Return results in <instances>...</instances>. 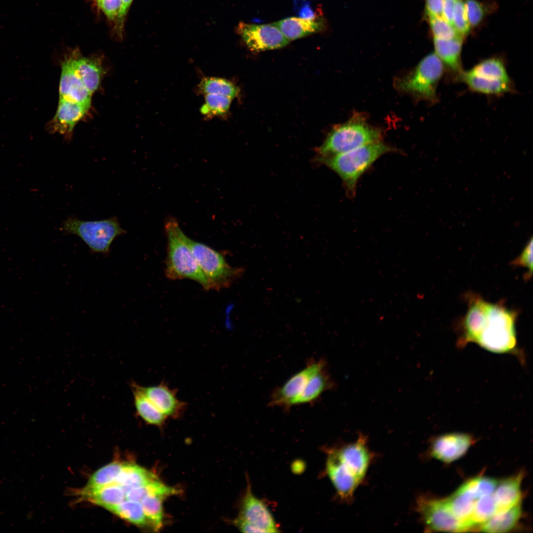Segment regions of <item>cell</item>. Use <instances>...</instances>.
Here are the masks:
<instances>
[{"label": "cell", "mask_w": 533, "mask_h": 533, "mask_svg": "<svg viewBox=\"0 0 533 533\" xmlns=\"http://www.w3.org/2000/svg\"><path fill=\"white\" fill-rule=\"evenodd\" d=\"M467 296L468 308L458 325V347L474 343L493 353L516 355L524 361L517 344V311L501 302L490 303L475 294Z\"/></svg>", "instance_id": "cell-1"}, {"label": "cell", "mask_w": 533, "mask_h": 533, "mask_svg": "<svg viewBox=\"0 0 533 533\" xmlns=\"http://www.w3.org/2000/svg\"><path fill=\"white\" fill-rule=\"evenodd\" d=\"M374 457L367 437L360 434L354 441L328 451L327 474L340 498L350 502L363 483Z\"/></svg>", "instance_id": "cell-2"}, {"label": "cell", "mask_w": 533, "mask_h": 533, "mask_svg": "<svg viewBox=\"0 0 533 533\" xmlns=\"http://www.w3.org/2000/svg\"><path fill=\"white\" fill-rule=\"evenodd\" d=\"M394 150L379 141L332 156L321 158V161L342 179L350 194H354L361 176L381 155Z\"/></svg>", "instance_id": "cell-3"}, {"label": "cell", "mask_w": 533, "mask_h": 533, "mask_svg": "<svg viewBox=\"0 0 533 533\" xmlns=\"http://www.w3.org/2000/svg\"><path fill=\"white\" fill-rule=\"evenodd\" d=\"M181 228L176 220L169 218L165 230L167 238L165 274L171 280L190 279L208 290L207 279L190 249L180 235Z\"/></svg>", "instance_id": "cell-4"}, {"label": "cell", "mask_w": 533, "mask_h": 533, "mask_svg": "<svg viewBox=\"0 0 533 533\" xmlns=\"http://www.w3.org/2000/svg\"><path fill=\"white\" fill-rule=\"evenodd\" d=\"M445 69L434 53L423 57L411 72L395 79V88L419 101L434 104L438 101V84Z\"/></svg>", "instance_id": "cell-5"}, {"label": "cell", "mask_w": 533, "mask_h": 533, "mask_svg": "<svg viewBox=\"0 0 533 533\" xmlns=\"http://www.w3.org/2000/svg\"><path fill=\"white\" fill-rule=\"evenodd\" d=\"M180 235L192 253L206 277L208 289L219 290L229 287L244 273L243 267H232L219 252L188 237L180 229Z\"/></svg>", "instance_id": "cell-6"}, {"label": "cell", "mask_w": 533, "mask_h": 533, "mask_svg": "<svg viewBox=\"0 0 533 533\" xmlns=\"http://www.w3.org/2000/svg\"><path fill=\"white\" fill-rule=\"evenodd\" d=\"M381 138L380 130L356 115L335 128L319 148V152L321 158L328 157L380 141Z\"/></svg>", "instance_id": "cell-7"}, {"label": "cell", "mask_w": 533, "mask_h": 533, "mask_svg": "<svg viewBox=\"0 0 533 533\" xmlns=\"http://www.w3.org/2000/svg\"><path fill=\"white\" fill-rule=\"evenodd\" d=\"M62 229L81 238L92 252L103 254L109 253L114 240L126 232L116 217L87 221L69 217L63 222Z\"/></svg>", "instance_id": "cell-8"}, {"label": "cell", "mask_w": 533, "mask_h": 533, "mask_svg": "<svg viewBox=\"0 0 533 533\" xmlns=\"http://www.w3.org/2000/svg\"><path fill=\"white\" fill-rule=\"evenodd\" d=\"M416 510L427 530L450 532L466 531L451 512L444 499L419 496L416 501Z\"/></svg>", "instance_id": "cell-9"}, {"label": "cell", "mask_w": 533, "mask_h": 533, "mask_svg": "<svg viewBox=\"0 0 533 533\" xmlns=\"http://www.w3.org/2000/svg\"><path fill=\"white\" fill-rule=\"evenodd\" d=\"M325 365L326 363L324 359L309 361L304 368L272 391L268 401V406L288 410L293 406L294 402L303 390L310 377Z\"/></svg>", "instance_id": "cell-10"}, {"label": "cell", "mask_w": 533, "mask_h": 533, "mask_svg": "<svg viewBox=\"0 0 533 533\" xmlns=\"http://www.w3.org/2000/svg\"><path fill=\"white\" fill-rule=\"evenodd\" d=\"M237 31L248 47L254 51L281 48L289 42L272 23L257 25L241 22Z\"/></svg>", "instance_id": "cell-11"}, {"label": "cell", "mask_w": 533, "mask_h": 533, "mask_svg": "<svg viewBox=\"0 0 533 533\" xmlns=\"http://www.w3.org/2000/svg\"><path fill=\"white\" fill-rule=\"evenodd\" d=\"M61 63L59 99L78 103L90 107L92 94L76 72L68 54Z\"/></svg>", "instance_id": "cell-12"}, {"label": "cell", "mask_w": 533, "mask_h": 533, "mask_svg": "<svg viewBox=\"0 0 533 533\" xmlns=\"http://www.w3.org/2000/svg\"><path fill=\"white\" fill-rule=\"evenodd\" d=\"M90 107L78 103L59 99L56 113L47 124L51 132L58 133L70 138L76 124L85 116Z\"/></svg>", "instance_id": "cell-13"}, {"label": "cell", "mask_w": 533, "mask_h": 533, "mask_svg": "<svg viewBox=\"0 0 533 533\" xmlns=\"http://www.w3.org/2000/svg\"><path fill=\"white\" fill-rule=\"evenodd\" d=\"M471 436L462 433H452L440 435L433 441L430 455L445 462H451L465 454L472 443Z\"/></svg>", "instance_id": "cell-14"}, {"label": "cell", "mask_w": 533, "mask_h": 533, "mask_svg": "<svg viewBox=\"0 0 533 533\" xmlns=\"http://www.w3.org/2000/svg\"><path fill=\"white\" fill-rule=\"evenodd\" d=\"M239 517L266 533L279 531L275 521L265 503L252 493L248 482L245 495L242 500Z\"/></svg>", "instance_id": "cell-15"}, {"label": "cell", "mask_w": 533, "mask_h": 533, "mask_svg": "<svg viewBox=\"0 0 533 533\" xmlns=\"http://www.w3.org/2000/svg\"><path fill=\"white\" fill-rule=\"evenodd\" d=\"M140 389L147 398L167 418H176L186 410L187 404L177 397V391L170 388L165 382L142 386Z\"/></svg>", "instance_id": "cell-16"}, {"label": "cell", "mask_w": 533, "mask_h": 533, "mask_svg": "<svg viewBox=\"0 0 533 533\" xmlns=\"http://www.w3.org/2000/svg\"><path fill=\"white\" fill-rule=\"evenodd\" d=\"M68 55L76 72L92 95L98 89L104 73L101 59L95 56L85 57L78 50Z\"/></svg>", "instance_id": "cell-17"}, {"label": "cell", "mask_w": 533, "mask_h": 533, "mask_svg": "<svg viewBox=\"0 0 533 533\" xmlns=\"http://www.w3.org/2000/svg\"><path fill=\"white\" fill-rule=\"evenodd\" d=\"M463 37L442 39L433 38L434 53L447 69L456 77L463 71L461 53Z\"/></svg>", "instance_id": "cell-18"}, {"label": "cell", "mask_w": 533, "mask_h": 533, "mask_svg": "<svg viewBox=\"0 0 533 533\" xmlns=\"http://www.w3.org/2000/svg\"><path fill=\"white\" fill-rule=\"evenodd\" d=\"M81 498L111 510L125 499L122 486L116 483L94 488L84 487L80 492Z\"/></svg>", "instance_id": "cell-19"}, {"label": "cell", "mask_w": 533, "mask_h": 533, "mask_svg": "<svg viewBox=\"0 0 533 533\" xmlns=\"http://www.w3.org/2000/svg\"><path fill=\"white\" fill-rule=\"evenodd\" d=\"M523 477V473L520 472L498 483L493 493L497 506L496 513L508 510L521 501Z\"/></svg>", "instance_id": "cell-20"}, {"label": "cell", "mask_w": 533, "mask_h": 533, "mask_svg": "<svg viewBox=\"0 0 533 533\" xmlns=\"http://www.w3.org/2000/svg\"><path fill=\"white\" fill-rule=\"evenodd\" d=\"M288 40H294L320 31L324 28L322 20H309L288 17L272 23Z\"/></svg>", "instance_id": "cell-21"}, {"label": "cell", "mask_w": 533, "mask_h": 533, "mask_svg": "<svg viewBox=\"0 0 533 533\" xmlns=\"http://www.w3.org/2000/svg\"><path fill=\"white\" fill-rule=\"evenodd\" d=\"M326 366L320 368L310 377L303 390L294 402L293 406L315 403L325 391L332 388L334 383L326 371Z\"/></svg>", "instance_id": "cell-22"}, {"label": "cell", "mask_w": 533, "mask_h": 533, "mask_svg": "<svg viewBox=\"0 0 533 533\" xmlns=\"http://www.w3.org/2000/svg\"><path fill=\"white\" fill-rule=\"evenodd\" d=\"M470 90L489 95H500L515 91L512 81L490 80L471 75L463 71L457 77Z\"/></svg>", "instance_id": "cell-23"}, {"label": "cell", "mask_w": 533, "mask_h": 533, "mask_svg": "<svg viewBox=\"0 0 533 533\" xmlns=\"http://www.w3.org/2000/svg\"><path fill=\"white\" fill-rule=\"evenodd\" d=\"M522 513L521 502L505 511L495 513L481 525L480 529L486 533H505L512 529Z\"/></svg>", "instance_id": "cell-24"}, {"label": "cell", "mask_w": 533, "mask_h": 533, "mask_svg": "<svg viewBox=\"0 0 533 533\" xmlns=\"http://www.w3.org/2000/svg\"><path fill=\"white\" fill-rule=\"evenodd\" d=\"M444 500L451 512L466 530L473 527L471 519L477 499L456 491Z\"/></svg>", "instance_id": "cell-25"}, {"label": "cell", "mask_w": 533, "mask_h": 533, "mask_svg": "<svg viewBox=\"0 0 533 533\" xmlns=\"http://www.w3.org/2000/svg\"><path fill=\"white\" fill-rule=\"evenodd\" d=\"M468 74L490 80L512 81L504 61L498 57L484 59L466 71Z\"/></svg>", "instance_id": "cell-26"}, {"label": "cell", "mask_w": 533, "mask_h": 533, "mask_svg": "<svg viewBox=\"0 0 533 533\" xmlns=\"http://www.w3.org/2000/svg\"><path fill=\"white\" fill-rule=\"evenodd\" d=\"M132 387L134 406L138 416L149 424L162 425L167 417L147 398L138 384L133 383Z\"/></svg>", "instance_id": "cell-27"}, {"label": "cell", "mask_w": 533, "mask_h": 533, "mask_svg": "<svg viewBox=\"0 0 533 533\" xmlns=\"http://www.w3.org/2000/svg\"><path fill=\"white\" fill-rule=\"evenodd\" d=\"M157 479L158 478L155 474L146 469L135 464L125 462L121 473L114 482L131 488L147 484Z\"/></svg>", "instance_id": "cell-28"}, {"label": "cell", "mask_w": 533, "mask_h": 533, "mask_svg": "<svg viewBox=\"0 0 533 533\" xmlns=\"http://www.w3.org/2000/svg\"><path fill=\"white\" fill-rule=\"evenodd\" d=\"M198 90L203 95L217 94L231 99L236 97L239 92L238 88L228 80L215 76L203 78L198 85Z\"/></svg>", "instance_id": "cell-29"}, {"label": "cell", "mask_w": 533, "mask_h": 533, "mask_svg": "<svg viewBox=\"0 0 533 533\" xmlns=\"http://www.w3.org/2000/svg\"><path fill=\"white\" fill-rule=\"evenodd\" d=\"M110 511L135 525L144 526L149 524L140 502L124 499Z\"/></svg>", "instance_id": "cell-30"}, {"label": "cell", "mask_w": 533, "mask_h": 533, "mask_svg": "<svg viewBox=\"0 0 533 533\" xmlns=\"http://www.w3.org/2000/svg\"><path fill=\"white\" fill-rule=\"evenodd\" d=\"M165 497L157 495H148L141 501L148 523L156 531L163 525V500Z\"/></svg>", "instance_id": "cell-31"}, {"label": "cell", "mask_w": 533, "mask_h": 533, "mask_svg": "<svg viewBox=\"0 0 533 533\" xmlns=\"http://www.w3.org/2000/svg\"><path fill=\"white\" fill-rule=\"evenodd\" d=\"M124 464L115 461L100 468L91 475L85 487L97 488L114 482L121 473Z\"/></svg>", "instance_id": "cell-32"}, {"label": "cell", "mask_w": 533, "mask_h": 533, "mask_svg": "<svg viewBox=\"0 0 533 533\" xmlns=\"http://www.w3.org/2000/svg\"><path fill=\"white\" fill-rule=\"evenodd\" d=\"M200 108L201 114L207 117L223 116L228 113L231 99L223 95L207 94Z\"/></svg>", "instance_id": "cell-33"}, {"label": "cell", "mask_w": 533, "mask_h": 533, "mask_svg": "<svg viewBox=\"0 0 533 533\" xmlns=\"http://www.w3.org/2000/svg\"><path fill=\"white\" fill-rule=\"evenodd\" d=\"M497 511V506L493 494L482 496L476 500L472 516L473 527L482 525Z\"/></svg>", "instance_id": "cell-34"}, {"label": "cell", "mask_w": 533, "mask_h": 533, "mask_svg": "<svg viewBox=\"0 0 533 533\" xmlns=\"http://www.w3.org/2000/svg\"><path fill=\"white\" fill-rule=\"evenodd\" d=\"M433 38L447 39L462 36L443 16L428 18Z\"/></svg>", "instance_id": "cell-35"}, {"label": "cell", "mask_w": 533, "mask_h": 533, "mask_svg": "<svg viewBox=\"0 0 533 533\" xmlns=\"http://www.w3.org/2000/svg\"><path fill=\"white\" fill-rule=\"evenodd\" d=\"M453 25L457 32L464 37L470 31V25L468 21L464 2L457 0L453 18Z\"/></svg>", "instance_id": "cell-36"}, {"label": "cell", "mask_w": 533, "mask_h": 533, "mask_svg": "<svg viewBox=\"0 0 533 533\" xmlns=\"http://www.w3.org/2000/svg\"><path fill=\"white\" fill-rule=\"evenodd\" d=\"M513 266L525 267L528 272L525 279H529L533 274V239L528 241L522 253L511 262Z\"/></svg>", "instance_id": "cell-37"}, {"label": "cell", "mask_w": 533, "mask_h": 533, "mask_svg": "<svg viewBox=\"0 0 533 533\" xmlns=\"http://www.w3.org/2000/svg\"><path fill=\"white\" fill-rule=\"evenodd\" d=\"M464 2L470 26H477L485 15L483 5L476 0H465Z\"/></svg>", "instance_id": "cell-38"}, {"label": "cell", "mask_w": 533, "mask_h": 533, "mask_svg": "<svg viewBox=\"0 0 533 533\" xmlns=\"http://www.w3.org/2000/svg\"><path fill=\"white\" fill-rule=\"evenodd\" d=\"M98 8L107 18L114 21L121 7V0H95Z\"/></svg>", "instance_id": "cell-39"}, {"label": "cell", "mask_w": 533, "mask_h": 533, "mask_svg": "<svg viewBox=\"0 0 533 533\" xmlns=\"http://www.w3.org/2000/svg\"><path fill=\"white\" fill-rule=\"evenodd\" d=\"M121 7L114 20V30L119 36L122 35L126 16L133 0H121Z\"/></svg>", "instance_id": "cell-40"}, {"label": "cell", "mask_w": 533, "mask_h": 533, "mask_svg": "<svg viewBox=\"0 0 533 533\" xmlns=\"http://www.w3.org/2000/svg\"><path fill=\"white\" fill-rule=\"evenodd\" d=\"M444 0H425V14L428 18L443 16Z\"/></svg>", "instance_id": "cell-41"}, {"label": "cell", "mask_w": 533, "mask_h": 533, "mask_svg": "<svg viewBox=\"0 0 533 533\" xmlns=\"http://www.w3.org/2000/svg\"><path fill=\"white\" fill-rule=\"evenodd\" d=\"M234 525L243 533H266V532L238 517L233 521Z\"/></svg>", "instance_id": "cell-42"}, {"label": "cell", "mask_w": 533, "mask_h": 533, "mask_svg": "<svg viewBox=\"0 0 533 533\" xmlns=\"http://www.w3.org/2000/svg\"><path fill=\"white\" fill-rule=\"evenodd\" d=\"M457 0H444L443 17L452 25L454 12Z\"/></svg>", "instance_id": "cell-43"}, {"label": "cell", "mask_w": 533, "mask_h": 533, "mask_svg": "<svg viewBox=\"0 0 533 533\" xmlns=\"http://www.w3.org/2000/svg\"><path fill=\"white\" fill-rule=\"evenodd\" d=\"M298 14L300 18L309 20H315L317 18L316 12L313 10L309 4L305 3L299 10Z\"/></svg>", "instance_id": "cell-44"}]
</instances>
